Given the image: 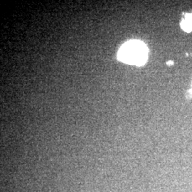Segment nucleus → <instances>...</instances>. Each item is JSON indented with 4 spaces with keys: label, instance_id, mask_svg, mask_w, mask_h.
<instances>
[{
    "label": "nucleus",
    "instance_id": "1",
    "mask_svg": "<svg viewBox=\"0 0 192 192\" xmlns=\"http://www.w3.org/2000/svg\"><path fill=\"white\" fill-rule=\"evenodd\" d=\"M147 49L145 44L139 41H130L121 47L118 52V59L126 64L143 65L147 59Z\"/></svg>",
    "mask_w": 192,
    "mask_h": 192
},
{
    "label": "nucleus",
    "instance_id": "2",
    "mask_svg": "<svg viewBox=\"0 0 192 192\" xmlns=\"http://www.w3.org/2000/svg\"><path fill=\"white\" fill-rule=\"evenodd\" d=\"M186 97H187L189 99L192 98V88L187 91V93H186Z\"/></svg>",
    "mask_w": 192,
    "mask_h": 192
},
{
    "label": "nucleus",
    "instance_id": "3",
    "mask_svg": "<svg viewBox=\"0 0 192 192\" xmlns=\"http://www.w3.org/2000/svg\"><path fill=\"white\" fill-rule=\"evenodd\" d=\"M167 64L168 65H169V66H171V65H172L174 64V62L172 61V60H169V61L167 62Z\"/></svg>",
    "mask_w": 192,
    "mask_h": 192
}]
</instances>
